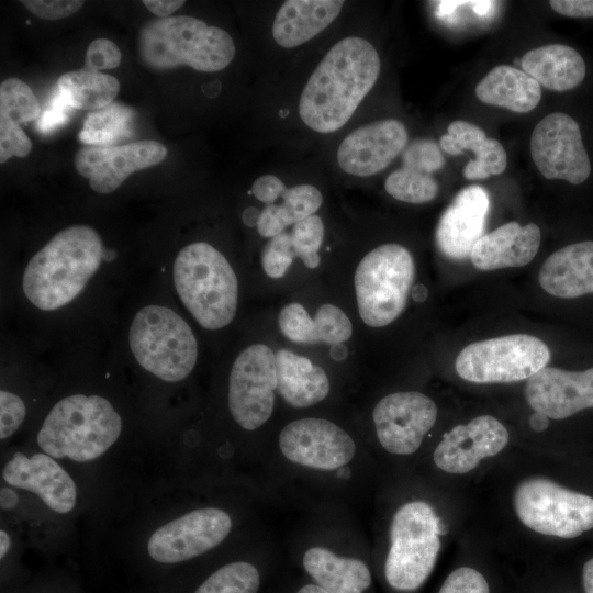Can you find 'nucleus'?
Returning <instances> with one entry per match:
<instances>
[{"instance_id": "f257e3e1", "label": "nucleus", "mask_w": 593, "mask_h": 593, "mask_svg": "<svg viewBox=\"0 0 593 593\" xmlns=\"http://www.w3.org/2000/svg\"><path fill=\"white\" fill-rule=\"evenodd\" d=\"M132 268L119 267V253L88 224L52 235L13 268V304L41 331H59L86 317H107Z\"/></svg>"}, {"instance_id": "f03ea898", "label": "nucleus", "mask_w": 593, "mask_h": 593, "mask_svg": "<svg viewBox=\"0 0 593 593\" xmlns=\"http://www.w3.org/2000/svg\"><path fill=\"white\" fill-rule=\"evenodd\" d=\"M380 57L367 40L337 42L307 80L299 102L302 121L318 133L343 127L374 86Z\"/></svg>"}, {"instance_id": "7ed1b4c3", "label": "nucleus", "mask_w": 593, "mask_h": 593, "mask_svg": "<svg viewBox=\"0 0 593 593\" xmlns=\"http://www.w3.org/2000/svg\"><path fill=\"white\" fill-rule=\"evenodd\" d=\"M123 339L125 357L157 382L178 384L197 366L198 339L172 298L157 295L137 305L125 323Z\"/></svg>"}, {"instance_id": "20e7f679", "label": "nucleus", "mask_w": 593, "mask_h": 593, "mask_svg": "<svg viewBox=\"0 0 593 593\" xmlns=\"http://www.w3.org/2000/svg\"><path fill=\"white\" fill-rule=\"evenodd\" d=\"M167 289L206 331L230 325L238 305V279L227 258L206 242L181 247L160 268Z\"/></svg>"}, {"instance_id": "39448f33", "label": "nucleus", "mask_w": 593, "mask_h": 593, "mask_svg": "<svg viewBox=\"0 0 593 593\" xmlns=\"http://www.w3.org/2000/svg\"><path fill=\"white\" fill-rule=\"evenodd\" d=\"M121 413L100 393L74 392L58 399L36 433L42 452L55 459L89 462L103 456L120 438Z\"/></svg>"}, {"instance_id": "423d86ee", "label": "nucleus", "mask_w": 593, "mask_h": 593, "mask_svg": "<svg viewBox=\"0 0 593 593\" xmlns=\"http://www.w3.org/2000/svg\"><path fill=\"white\" fill-rule=\"evenodd\" d=\"M137 53L154 70L188 66L215 72L233 60L235 44L223 29L193 16L176 15L147 22L138 33Z\"/></svg>"}, {"instance_id": "0eeeda50", "label": "nucleus", "mask_w": 593, "mask_h": 593, "mask_svg": "<svg viewBox=\"0 0 593 593\" xmlns=\"http://www.w3.org/2000/svg\"><path fill=\"white\" fill-rule=\"evenodd\" d=\"M440 518L422 500L401 505L393 514L384 562L389 585L398 591L418 589L432 573L440 550Z\"/></svg>"}, {"instance_id": "6e6552de", "label": "nucleus", "mask_w": 593, "mask_h": 593, "mask_svg": "<svg viewBox=\"0 0 593 593\" xmlns=\"http://www.w3.org/2000/svg\"><path fill=\"white\" fill-rule=\"evenodd\" d=\"M415 265L399 244H383L368 253L355 272V291L361 320L371 327L394 322L406 306Z\"/></svg>"}, {"instance_id": "1a4fd4ad", "label": "nucleus", "mask_w": 593, "mask_h": 593, "mask_svg": "<svg viewBox=\"0 0 593 593\" xmlns=\"http://www.w3.org/2000/svg\"><path fill=\"white\" fill-rule=\"evenodd\" d=\"M550 350L540 338L510 334L471 343L455 361L458 376L473 383H508L528 380L547 367Z\"/></svg>"}, {"instance_id": "9d476101", "label": "nucleus", "mask_w": 593, "mask_h": 593, "mask_svg": "<svg viewBox=\"0 0 593 593\" xmlns=\"http://www.w3.org/2000/svg\"><path fill=\"white\" fill-rule=\"evenodd\" d=\"M513 503L518 519L542 535L574 538L593 528V497L547 478L522 481Z\"/></svg>"}, {"instance_id": "9b49d317", "label": "nucleus", "mask_w": 593, "mask_h": 593, "mask_svg": "<svg viewBox=\"0 0 593 593\" xmlns=\"http://www.w3.org/2000/svg\"><path fill=\"white\" fill-rule=\"evenodd\" d=\"M278 449L290 466L320 474L339 473L357 461V444L337 424L320 417L288 423L279 433Z\"/></svg>"}, {"instance_id": "f8f14e48", "label": "nucleus", "mask_w": 593, "mask_h": 593, "mask_svg": "<svg viewBox=\"0 0 593 593\" xmlns=\"http://www.w3.org/2000/svg\"><path fill=\"white\" fill-rule=\"evenodd\" d=\"M277 389L276 354L264 344L243 349L228 377L227 406L234 422L247 432L265 425L272 415Z\"/></svg>"}, {"instance_id": "ddd939ff", "label": "nucleus", "mask_w": 593, "mask_h": 593, "mask_svg": "<svg viewBox=\"0 0 593 593\" xmlns=\"http://www.w3.org/2000/svg\"><path fill=\"white\" fill-rule=\"evenodd\" d=\"M231 514L216 506L189 511L156 528L146 545L153 563L171 567L220 546L233 529Z\"/></svg>"}, {"instance_id": "4468645a", "label": "nucleus", "mask_w": 593, "mask_h": 593, "mask_svg": "<svg viewBox=\"0 0 593 593\" xmlns=\"http://www.w3.org/2000/svg\"><path fill=\"white\" fill-rule=\"evenodd\" d=\"M530 155L547 179L583 183L591 174V163L578 122L562 112L541 119L533 130Z\"/></svg>"}, {"instance_id": "2eb2a0df", "label": "nucleus", "mask_w": 593, "mask_h": 593, "mask_svg": "<svg viewBox=\"0 0 593 593\" xmlns=\"http://www.w3.org/2000/svg\"><path fill=\"white\" fill-rule=\"evenodd\" d=\"M437 413L436 403L418 391L383 396L372 411L379 444L391 455L414 454L435 425Z\"/></svg>"}, {"instance_id": "dca6fc26", "label": "nucleus", "mask_w": 593, "mask_h": 593, "mask_svg": "<svg viewBox=\"0 0 593 593\" xmlns=\"http://www.w3.org/2000/svg\"><path fill=\"white\" fill-rule=\"evenodd\" d=\"M167 148L156 141H137L119 146H85L78 149L74 165L99 194L114 192L135 171L160 164Z\"/></svg>"}, {"instance_id": "f3484780", "label": "nucleus", "mask_w": 593, "mask_h": 593, "mask_svg": "<svg viewBox=\"0 0 593 593\" xmlns=\"http://www.w3.org/2000/svg\"><path fill=\"white\" fill-rule=\"evenodd\" d=\"M508 439L506 427L497 418L480 415L447 432L436 446L433 459L440 470L463 474L502 451Z\"/></svg>"}, {"instance_id": "a211bd4d", "label": "nucleus", "mask_w": 593, "mask_h": 593, "mask_svg": "<svg viewBox=\"0 0 593 593\" xmlns=\"http://www.w3.org/2000/svg\"><path fill=\"white\" fill-rule=\"evenodd\" d=\"M407 131L394 119L380 120L350 132L337 150L347 174L368 177L382 171L405 148Z\"/></svg>"}, {"instance_id": "6ab92c4d", "label": "nucleus", "mask_w": 593, "mask_h": 593, "mask_svg": "<svg viewBox=\"0 0 593 593\" xmlns=\"http://www.w3.org/2000/svg\"><path fill=\"white\" fill-rule=\"evenodd\" d=\"M2 479L13 488L36 494L58 514H67L76 506L75 481L55 458L45 452L30 456L14 452L2 469Z\"/></svg>"}, {"instance_id": "aec40b11", "label": "nucleus", "mask_w": 593, "mask_h": 593, "mask_svg": "<svg viewBox=\"0 0 593 593\" xmlns=\"http://www.w3.org/2000/svg\"><path fill=\"white\" fill-rule=\"evenodd\" d=\"M525 398L535 411L552 419H563L593 407V367L568 371L545 367L525 385Z\"/></svg>"}, {"instance_id": "412c9836", "label": "nucleus", "mask_w": 593, "mask_h": 593, "mask_svg": "<svg viewBox=\"0 0 593 593\" xmlns=\"http://www.w3.org/2000/svg\"><path fill=\"white\" fill-rule=\"evenodd\" d=\"M490 209L489 194L480 186L461 189L441 214L436 243L448 258H470L474 244L482 237Z\"/></svg>"}, {"instance_id": "4be33fe9", "label": "nucleus", "mask_w": 593, "mask_h": 593, "mask_svg": "<svg viewBox=\"0 0 593 593\" xmlns=\"http://www.w3.org/2000/svg\"><path fill=\"white\" fill-rule=\"evenodd\" d=\"M540 242L541 231L537 224L508 222L483 234L474 244L470 260L482 271L523 267L535 258Z\"/></svg>"}, {"instance_id": "5701e85b", "label": "nucleus", "mask_w": 593, "mask_h": 593, "mask_svg": "<svg viewBox=\"0 0 593 593\" xmlns=\"http://www.w3.org/2000/svg\"><path fill=\"white\" fill-rule=\"evenodd\" d=\"M538 280L550 295L574 299L593 293V240L567 245L542 264Z\"/></svg>"}, {"instance_id": "b1692460", "label": "nucleus", "mask_w": 593, "mask_h": 593, "mask_svg": "<svg viewBox=\"0 0 593 593\" xmlns=\"http://www.w3.org/2000/svg\"><path fill=\"white\" fill-rule=\"evenodd\" d=\"M302 566L328 593H363L371 585V572L363 560L337 552L324 542L311 544L302 552Z\"/></svg>"}, {"instance_id": "393cba45", "label": "nucleus", "mask_w": 593, "mask_h": 593, "mask_svg": "<svg viewBox=\"0 0 593 593\" xmlns=\"http://www.w3.org/2000/svg\"><path fill=\"white\" fill-rule=\"evenodd\" d=\"M278 325L287 338L299 344L325 343L334 346L348 340L353 334L348 316L329 303L322 304L314 318L302 304L290 303L281 309Z\"/></svg>"}, {"instance_id": "a878e982", "label": "nucleus", "mask_w": 593, "mask_h": 593, "mask_svg": "<svg viewBox=\"0 0 593 593\" xmlns=\"http://www.w3.org/2000/svg\"><path fill=\"white\" fill-rule=\"evenodd\" d=\"M340 0H288L278 10L272 35L277 44L293 48L326 29L339 14Z\"/></svg>"}, {"instance_id": "bb28decb", "label": "nucleus", "mask_w": 593, "mask_h": 593, "mask_svg": "<svg viewBox=\"0 0 593 593\" xmlns=\"http://www.w3.org/2000/svg\"><path fill=\"white\" fill-rule=\"evenodd\" d=\"M521 66L540 86L558 92L574 89L586 75V65L581 54L563 44L530 49L522 57Z\"/></svg>"}, {"instance_id": "cd10ccee", "label": "nucleus", "mask_w": 593, "mask_h": 593, "mask_svg": "<svg viewBox=\"0 0 593 593\" xmlns=\"http://www.w3.org/2000/svg\"><path fill=\"white\" fill-rule=\"evenodd\" d=\"M278 392L291 406L304 409L323 401L331 384L326 372L309 358L287 349L276 353Z\"/></svg>"}, {"instance_id": "c85d7f7f", "label": "nucleus", "mask_w": 593, "mask_h": 593, "mask_svg": "<svg viewBox=\"0 0 593 593\" xmlns=\"http://www.w3.org/2000/svg\"><path fill=\"white\" fill-rule=\"evenodd\" d=\"M474 91L481 102L517 113L534 110L541 99L540 85L525 71L507 65L491 69Z\"/></svg>"}, {"instance_id": "c756f323", "label": "nucleus", "mask_w": 593, "mask_h": 593, "mask_svg": "<svg viewBox=\"0 0 593 593\" xmlns=\"http://www.w3.org/2000/svg\"><path fill=\"white\" fill-rule=\"evenodd\" d=\"M59 94L77 110H99L116 98L119 80L108 74L80 68L63 74L57 80Z\"/></svg>"}, {"instance_id": "7c9ffc66", "label": "nucleus", "mask_w": 593, "mask_h": 593, "mask_svg": "<svg viewBox=\"0 0 593 593\" xmlns=\"http://www.w3.org/2000/svg\"><path fill=\"white\" fill-rule=\"evenodd\" d=\"M281 198V204H269L260 211L256 227L262 237L271 238L314 215L323 203L318 189L310 184L287 188Z\"/></svg>"}, {"instance_id": "2f4dec72", "label": "nucleus", "mask_w": 593, "mask_h": 593, "mask_svg": "<svg viewBox=\"0 0 593 593\" xmlns=\"http://www.w3.org/2000/svg\"><path fill=\"white\" fill-rule=\"evenodd\" d=\"M134 115L130 107L112 102L87 115L78 138L87 146H112L130 134Z\"/></svg>"}, {"instance_id": "473e14b6", "label": "nucleus", "mask_w": 593, "mask_h": 593, "mask_svg": "<svg viewBox=\"0 0 593 593\" xmlns=\"http://www.w3.org/2000/svg\"><path fill=\"white\" fill-rule=\"evenodd\" d=\"M260 580L253 562L233 560L214 569L190 593H258Z\"/></svg>"}, {"instance_id": "72a5a7b5", "label": "nucleus", "mask_w": 593, "mask_h": 593, "mask_svg": "<svg viewBox=\"0 0 593 593\" xmlns=\"http://www.w3.org/2000/svg\"><path fill=\"white\" fill-rule=\"evenodd\" d=\"M384 189L399 201L421 204L436 198L438 183L432 174L403 166L388 176Z\"/></svg>"}, {"instance_id": "f704fd0d", "label": "nucleus", "mask_w": 593, "mask_h": 593, "mask_svg": "<svg viewBox=\"0 0 593 593\" xmlns=\"http://www.w3.org/2000/svg\"><path fill=\"white\" fill-rule=\"evenodd\" d=\"M41 115L40 103L32 89L18 78H8L0 86V118L16 124L34 121Z\"/></svg>"}, {"instance_id": "c9c22d12", "label": "nucleus", "mask_w": 593, "mask_h": 593, "mask_svg": "<svg viewBox=\"0 0 593 593\" xmlns=\"http://www.w3.org/2000/svg\"><path fill=\"white\" fill-rule=\"evenodd\" d=\"M290 238L295 257L314 269L320 265L318 249L324 238V224L320 216L311 215L293 225Z\"/></svg>"}, {"instance_id": "e433bc0d", "label": "nucleus", "mask_w": 593, "mask_h": 593, "mask_svg": "<svg viewBox=\"0 0 593 593\" xmlns=\"http://www.w3.org/2000/svg\"><path fill=\"white\" fill-rule=\"evenodd\" d=\"M507 165V155L502 144L494 138H486L474 159L469 160L463 176L469 180L485 179L502 174Z\"/></svg>"}, {"instance_id": "4c0bfd02", "label": "nucleus", "mask_w": 593, "mask_h": 593, "mask_svg": "<svg viewBox=\"0 0 593 593\" xmlns=\"http://www.w3.org/2000/svg\"><path fill=\"white\" fill-rule=\"evenodd\" d=\"M447 131L448 133L441 136L439 146L450 155H461L466 150H472L477 155L488 138L481 127L462 120L451 122Z\"/></svg>"}, {"instance_id": "58836bf2", "label": "nucleus", "mask_w": 593, "mask_h": 593, "mask_svg": "<svg viewBox=\"0 0 593 593\" xmlns=\"http://www.w3.org/2000/svg\"><path fill=\"white\" fill-rule=\"evenodd\" d=\"M294 258L290 233L284 231L271 237L264 247L261 265L267 276L277 279L284 276Z\"/></svg>"}, {"instance_id": "ea45409f", "label": "nucleus", "mask_w": 593, "mask_h": 593, "mask_svg": "<svg viewBox=\"0 0 593 593\" xmlns=\"http://www.w3.org/2000/svg\"><path fill=\"white\" fill-rule=\"evenodd\" d=\"M27 415L24 399L16 392L2 387L0 391V438L13 436L23 425Z\"/></svg>"}, {"instance_id": "a19ab883", "label": "nucleus", "mask_w": 593, "mask_h": 593, "mask_svg": "<svg viewBox=\"0 0 593 593\" xmlns=\"http://www.w3.org/2000/svg\"><path fill=\"white\" fill-rule=\"evenodd\" d=\"M403 161L404 167L427 174L439 170L445 164L438 145L432 139H415L405 146Z\"/></svg>"}, {"instance_id": "79ce46f5", "label": "nucleus", "mask_w": 593, "mask_h": 593, "mask_svg": "<svg viewBox=\"0 0 593 593\" xmlns=\"http://www.w3.org/2000/svg\"><path fill=\"white\" fill-rule=\"evenodd\" d=\"M32 150V142L19 124L0 118V163L11 157H25Z\"/></svg>"}, {"instance_id": "37998d69", "label": "nucleus", "mask_w": 593, "mask_h": 593, "mask_svg": "<svg viewBox=\"0 0 593 593\" xmlns=\"http://www.w3.org/2000/svg\"><path fill=\"white\" fill-rule=\"evenodd\" d=\"M438 593H490V589L479 571L461 567L446 578Z\"/></svg>"}, {"instance_id": "c03bdc74", "label": "nucleus", "mask_w": 593, "mask_h": 593, "mask_svg": "<svg viewBox=\"0 0 593 593\" xmlns=\"http://www.w3.org/2000/svg\"><path fill=\"white\" fill-rule=\"evenodd\" d=\"M121 58V52L112 41L97 38L87 48L82 68L96 71L114 69L120 65Z\"/></svg>"}, {"instance_id": "a18cd8bd", "label": "nucleus", "mask_w": 593, "mask_h": 593, "mask_svg": "<svg viewBox=\"0 0 593 593\" xmlns=\"http://www.w3.org/2000/svg\"><path fill=\"white\" fill-rule=\"evenodd\" d=\"M21 3L31 13L44 20L70 16L83 5V1L80 0H23Z\"/></svg>"}, {"instance_id": "49530a36", "label": "nucleus", "mask_w": 593, "mask_h": 593, "mask_svg": "<svg viewBox=\"0 0 593 593\" xmlns=\"http://www.w3.org/2000/svg\"><path fill=\"white\" fill-rule=\"evenodd\" d=\"M70 108L63 97L57 92L49 107L40 115L37 126L42 133H48L59 125H63L68 119Z\"/></svg>"}, {"instance_id": "de8ad7c7", "label": "nucleus", "mask_w": 593, "mask_h": 593, "mask_svg": "<svg viewBox=\"0 0 593 593\" xmlns=\"http://www.w3.org/2000/svg\"><path fill=\"white\" fill-rule=\"evenodd\" d=\"M287 190L284 183L276 176L265 175L255 180L251 187V193L266 205L273 202Z\"/></svg>"}, {"instance_id": "09e8293b", "label": "nucleus", "mask_w": 593, "mask_h": 593, "mask_svg": "<svg viewBox=\"0 0 593 593\" xmlns=\"http://www.w3.org/2000/svg\"><path fill=\"white\" fill-rule=\"evenodd\" d=\"M550 7L569 18H593V0H552Z\"/></svg>"}, {"instance_id": "8fccbe9b", "label": "nucleus", "mask_w": 593, "mask_h": 593, "mask_svg": "<svg viewBox=\"0 0 593 593\" xmlns=\"http://www.w3.org/2000/svg\"><path fill=\"white\" fill-rule=\"evenodd\" d=\"M145 7L159 19L171 16L174 12L180 9L184 1L182 0H144Z\"/></svg>"}, {"instance_id": "3c124183", "label": "nucleus", "mask_w": 593, "mask_h": 593, "mask_svg": "<svg viewBox=\"0 0 593 593\" xmlns=\"http://www.w3.org/2000/svg\"><path fill=\"white\" fill-rule=\"evenodd\" d=\"M18 593H79L76 588L66 582L45 581L37 582Z\"/></svg>"}, {"instance_id": "603ef678", "label": "nucleus", "mask_w": 593, "mask_h": 593, "mask_svg": "<svg viewBox=\"0 0 593 593\" xmlns=\"http://www.w3.org/2000/svg\"><path fill=\"white\" fill-rule=\"evenodd\" d=\"M19 503L18 493L10 488H1L0 491V504L1 508L4 511H10L15 508Z\"/></svg>"}, {"instance_id": "864d4df0", "label": "nucleus", "mask_w": 593, "mask_h": 593, "mask_svg": "<svg viewBox=\"0 0 593 593\" xmlns=\"http://www.w3.org/2000/svg\"><path fill=\"white\" fill-rule=\"evenodd\" d=\"M582 580L585 593H593V558L584 563Z\"/></svg>"}, {"instance_id": "5fc2aeb1", "label": "nucleus", "mask_w": 593, "mask_h": 593, "mask_svg": "<svg viewBox=\"0 0 593 593\" xmlns=\"http://www.w3.org/2000/svg\"><path fill=\"white\" fill-rule=\"evenodd\" d=\"M548 423V417L539 412H535L529 418V425L534 430L546 429Z\"/></svg>"}, {"instance_id": "6e6d98bb", "label": "nucleus", "mask_w": 593, "mask_h": 593, "mask_svg": "<svg viewBox=\"0 0 593 593\" xmlns=\"http://www.w3.org/2000/svg\"><path fill=\"white\" fill-rule=\"evenodd\" d=\"M11 537L10 535L4 530V529H1L0 530V559L3 561L10 549H11Z\"/></svg>"}, {"instance_id": "4d7b16f0", "label": "nucleus", "mask_w": 593, "mask_h": 593, "mask_svg": "<svg viewBox=\"0 0 593 593\" xmlns=\"http://www.w3.org/2000/svg\"><path fill=\"white\" fill-rule=\"evenodd\" d=\"M259 214L260 212L256 209V208H247L244 212H243V222L247 225V226H256L257 225V222H258V219H259Z\"/></svg>"}, {"instance_id": "13d9d810", "label": "nucleus", "mask_w": 593, "mask_h": 593, "mask_svg": "<svg viewBox=\"0 0 593 593\" xmlns=\"http://www.w3.org/2000/svg\"><path fill=\"white\" fill-rule=\"evenodd\" d=\"M295 593H328L315 583H309L300 588Z\"/></svg>"}, {"instance_id": "bf43d9fd", "label": "nucleus", "mask_w": 593, "mask_h": 593, "mask_svg": "<svg viewBox=\"0 0 593 593\" xmlns=\"http://www.w3.org/2000/svg\"><path fill=\"white\" fill-rule=\"evenodd\" d=\"M331 351H337V354L333 356V358L336 360H343L347 356L346 354H342V351H347V349L342 344L334 345Z\"/></svg>"}]
</instances>
